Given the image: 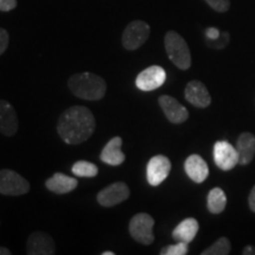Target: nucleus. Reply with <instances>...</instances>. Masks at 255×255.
Returning a JSON list of instances; mask_svg holds the SVG:
<instances>
[{"instance_id":"nucleus-13","label":"nucleus","mask_w":255,"mask_h":255,"mask_svg":"<svg viewBox=\"0 0 255 255\" xmlns=\"http://www.w3.org/2000/svg\"><path fill=\"white\" fill-rule=\"evenodd\" d=\"M184 97L191 105L199 109H205L212 104V97H210L208 89L200 81H191L188 83L184 90Z\"/></svg>"},{"instance_id":"nucleus-14","label":"nucleus","mask_w":255,"mask_h":255,"mask_svg":"<svg viewBox=\"0 0 255 255\" xmlns=\"http://www.w3.org/2000/svg\"><path fill=\"white\" fill-rule=\"evenodd\" d=\"M18 131V116L8 101L0 100V132L11 137Z\"/></svg>"},{"instance_id":"nucleus-32","label":"nucleus","mask_w":255,"mask_h":255,"mask_svg":"<svg viewBox=\"0 0 255 255\" xmlns=\"http://www.w3.org/2000/svg\"><path fill=\"white\" fill-rule=\"evenodd\" d=\"M102 255H115V253L114 252H103V253H102Z\"/></svg>"},{"instance_id":"nucleus-7","label":"nucleus","mask_w":255,"mask_h":255,"mask_svg":"<svg viewBox=\"0 0 255 255\" xmlns=\"http://www.w3.org/2000/svg\"><path fill=\"white\" fill-rule=\"evenodd\" d=\"M171 170V162L167 156L156 155L146 164V180L152 187H157L168 177Z\"/></svg>"},{"instance_id":"nucleus-10","label":"nucleus","mask_w":255,"mask_h":255,"mask_svg":"<svg viewBox=\"0 0 255 255\" xmlns=\"http://www.w3.org/2000/svg\"><path fill=\"white\" fill-rule=\"evenodd\" d=\"M214 162L221 170L228 171L239 164V152L237 146L227 141H218L214 144Z\"/></svg>"},{"instance_id":"nucleus-3","label":"nucleus","mask_w":255,"mask_h":255,"mask_svg":"<svg viewBox=\"0 0 255 255\" xmlns=\"http://www.w3.org/2000/svg\"><path fill=\"white\" fill-rule=\"evenodd\" d=\"M164 47L170 62L176 68L186 71L191 66V55L182 36L175 31H168L164 37Z\"/></svg>"},{"instance_id":"nucleus-24","label":"nucleus","mask_w":255,"mask_h":255,"mask_svg":"<svg viewBox=\"0 0 255 255\" xmlns=\"http://www.w3.org/2000/svg\"><path fill=\"white\" fill-rule=\"evenodd\" d=\"M229 43V33L228 32H222L221 36L215 40H207V45L212 49L221 50L223 47H226Z\"/></svg>"},{"instance_id":"nucleus-8","label":"nucleus","mask_w":255,"mask_h":255,"mask_svg":"<svg viewBox=\"0 0 255 255\" xmlns=\"http://www.w3.org/2000/svg\"><path fill=\"white\" fill-rule=\"evenodd\" d=\"M167 79L164 69L158 65H151L138 73L136 77V87L142 91H154L161 88Z\"/></svg>"},{"instance_id":"nucleus-28","label":"nucleus","mask_w":255,"mask_h":255,"mask_svg":"<svg viewBox=\"0 0 255 255\" xmlns=\"http://www.w3.org/2000/svg\"><path fill=\"white\" fill-rule=\"evenodd\" d=\"M221 36V32H220L216 27H208L206 30V38L207 40H215Z\"/></svg>"},{"instance_id":"nucleus-17","label":"nucleus","mask_w":255,"mask_h":255,"mask_svg":"<svg viewBox=\"0 0 255 255\" xmlns=\"http://www.w3.org/2000/svg\"><path fill=\"white\" fill-rule=\"evenodd\" d=\"M78 186L77 178L68 176L62 173H56L46 180L45 187L55 194H68L75 190Z\"/></svg>"},{"instance_id":"nucleus-29","label":"nucleus","mask_w":255,"mask_h":255,"mask_svg":"<svg viewBox=\"0 0 255 255\" xmlns=\"http://www.w3.org/2000/svg\"><path fill=\"white\" fill-rule=\"evenodd\" d=\"M248 205H250V208L253 213H255V184L254 187L252 188L250 196H248Z\"/></svg>"},{"instance_id":"nucleus-31","label":"nucleus","mask_w":255,"mask_h":255,"mask_svg":"<svg viewBox=\"0 0 255 255\" xmlns=\"http://www.w3.org/2000/svg\"><path fill=\"white\" fill-rule=\"evenodd\" d=\"M0 255H11V251L6 247H0Z\"/></svg>"},{"instance_id":"nucleus-25","label":"nucleus","mask_w":255,"mask_h":255,"mask_svg":"<svg viewBox=\"0 0 255 255\" xmlns=\"http://www.w3.org/2000/svg\"><path fill=\"white\" fill-rule=\"evenodd\" d=\"M210 7L214 11L223 13V12H227L229 7H231V1L229 0H205Z\"/></svg>"},{"instance_id":"nucleus-23","label":"nucleus","mask_w":255,"mask_h":255,"mask_svg":"<svg viewBox=\"0 0 255 255\" xmlns=\"http://www.w3.org/2000/svg\"><path fill=\"white\" fill-rule=\"evenodd\" d=\"M188 245L186 242L177 241V244L175 245H169L167 247H163L159 252L161 255H186L189 252Z\"/></svg>"},{"instance_id":"nucleus-9","label":"nucleus","mask_w":255,"mask_h":255,"mask_svg":"<svg viewBox=\"0 0 255 255\" xmlns=\"http://www.w3.org/2000/svg\"><path fill=\"white\" fill-rule=\"evenodd\" d=\"M130 189L124 182H115L97 194V202L102 207H115L129 199Z\"/></svg>"},{"instance_id":"nucleus-5","label":"nucleus","mask_w":255,"mask_h":255,"mask_svg":"<svg viewBox=\"0 0 255 255\" xmlns=\"http://www.w3.org/2000/svg\"><path fill=\"white\" fill-rule=\"evenodd\" d=\"M30 191L27 180L11 169L0 170V194L9 196H20Z\"/></svg>"},{"instance_id":"nucleus-19","label":"nucleus","mask_w":255,"mask_h":255,"mask_svg":"<svg viewBox=\"0 0 255 255\" xmlns=\"http://www.w3.org/2000/svg\"><path fill=\"white\" fill-rule=\"evenodd\" d=\"M199 222L196 219L188 218L181 221L173 231V239L175 241L190 244L195 239L199 232Z\"/></svg>"},{"instance_id":"nucleus-12","label":"nucleus","mask_w":255,"mask_h":255,"mask_svg":"<svg viewBox=\"0 0 255 255\" xmlns=\"http://www.w3.org/2000/svg\"><path fill=\"white\" fill-rule=\"evenodd\" d=\"M28 255H52L56 253V244L45 232H34L28 237L26 244Z\"/></svg>"},{"instance_id":"nucleus-27","label":"nucleus","mask_w":255,"mask_h":255,"mask_svg":"<svg viewBox=\"0 0 255 255\" xmlns=\"http://www.w3.org/2000/svg\"><path fill=\"white\" fill-rule=\"evenodd\" d=\"M17 7V0H0V11L8 12Z\"/></svg>"},{"instance_id":"nucleus-18","label":"nucleus","mask_w":255,"mask_h":255,"mask_svg":"<svg viewBox=\"0 0 255 255\" xmlns=\"http://www.w3.org/2000/svg\"><path fill=\"white\" fill-rule=\"evenodd\" d=\"M239 164L248 165L255 156V136L252 132H242L237 142Z\"/></svg>"},{"instance_id":"nucleus-15","label":"nucleus","mask_w":255,"mask_h":255,"mask_svg":"<svg viewBox=\"0 0 255 255\" xmlns=\"http://www.w3.org/2000/svg\"><path fill=\"white\" fill-rule=\"evenodd\" d=\"M184 170H186V174L189 176L190 180L195 183L205 182L209 175L208 164L197 154L188 156L186 162H184Z\"/></svg>"},{"instance_id":"nucleus-6","label":"nucleus","mask_w":255,"mask_h":255,"mask_svg":"<svg viewBox=\"0 0 255 255\" xmlns=\"http://www.w3.org/2000/svg\"><path fill=\"white\" fill-rule=\"evenodd\" d=\"M150 26L143 20H133L126 27L122 36V44L128 51H135L148 40Z\"/></svg>"},{"instance_id":"nucleus-1","label":"nucleus","mask_w":255,"mask_h":255,"mask_svg":"<svg viewBox=\"0 0 255 255\" xmlns=\"http://www.w3.org/2000/svg\"><path fill=\"white\" fill-rule=\"evenodd\" d=\"M96 128V120L90 109L82 105L69 108L60 115L57 131L66 144L77 145L88 141Z\"/></svg>"},{"instance_id":"nucleus-20","label":"nucleus","mask_w":255,"mask_h":255,"mask_svg":"<svg viewBox=\"0 0 255 255\" xmlns=\"http://www.w3.org/2000/svg\"><path fill=\"white\" fill-rule=\"evenodd\" d=\"M227 206V196L221 188H213L207 197V208L212 214H221Z\"/></svg>"},{"instance_id":"nucleus-21","label":"nucleus","mask_w":255,"mask_h":255,"mask_svg":"<svg viewBox=\"0 0 255 255\" xmlns=\"http://www.w3.org/2000/svg\"><path fill=\"white\" fill-rule=\"evenodd\" d=\"M71 171L78 177H96L98 175V167L88 161H78L72 165Z\"/></svg>"},{"instance_id":"nucleus-26","label":"nucleus","mask_w":255,"mask_h":255,"mask_svg":"<svg viewBox=\"0 0 255 255\" xmlns=\"http://www.w3.org/2000/svg\"><path fill=\"white\" fill-rule=\"evenodd\" d=\"M8 41H9L8 32L4 30V28L0 27V56H1L2 53L7 50Z\"/></svg>"},{"instance_id":"nucleus-2","label":"nucleus","mask_w":255,"mask_h":255,"mask_svg":"<svg viewBox=\"0 0 255 255\" xmlns=\"http://www.w3.org/2000/svg\"><path fill=\"white\" fill-rule=\"evenodd\" d=\"M69 90L85 101H100L107 94V83L91 72L75 73L68 81Z\"/></svg>"},{"instance_id":"nucleus-11","label":"nucleus","mask_w":255,"mask_h":255,"mask_svg":"<svg viewBox=\"0 0 255 255\" xmlns=\"http://www.w3.org/2000/svg\"><path fill=\"white\" fill-rule=\"evenodd\" d=\"M158 104L170 123L181 124L189 119V113H188L187 108L183 107L176 98L171 97V96H161L158 98Z\"/></svg>"},{"instance_id":"nucleus-22","label":"nucleus","mask_w":255,"mask_h":255,"mask_svg":"<svg viewBox=\"0 0 255 255\" xmlns=\"http://www.w3.org/2000/svg\"><path fill=\"white\" fill-rule=\"evenodd\" d=\"M232 245L229 239L220 238L216 240L212 246H209L207 250L202 252V255H228L231 253Z\"/></svg>"},{"instance_id":"nucleus-30","label":"nucleus","mask_w":255,"mask_h":255,"mask_svg":"<svg viewBox=\"0 0 255 255\" xmlns=\"http://www.w3.org/2000/svg\"><path fill=\"white\" fill-rule=\"evenodd\" d=\"M244 255H255V247L254 246H246L242 251Z\"/></svg>"},{"instance_id":"nucleus-16","label":"nucleus","mask_w":255,"mask_h":255,"mask_svg":"<svg viewBox=\"0 0 255 255\" xmlns=\"http://www.w3.org/2000/svg\"><path fill=\"white\" fill-rule=\"evenodd\" d=\"M122 138L120 136L114 137L109 142L105 144L103 150L101 152V161L104 162L105 164L117 167L121 165L126 161V155L122 151Z\"/></svg>"},{"instance_id":"nucleus-4","label":"nucleus","mask_w":255,"mask_h":255,"mask_svg":"<svg viewBox=\"0 0 255 255\" xmlns=\"http://www.w3.org/2000/svg\"><path fill=\"white\" fill-rule=\"evenodd\" d=\"M155 220L146 213H138L129 222V233L133 240L138 244L149 246L155 241L154 229Z\"/></svg>"}]
</instances>
